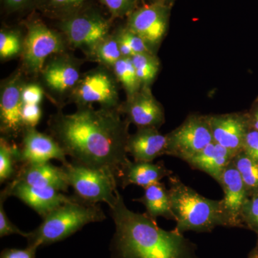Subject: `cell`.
<instances>
[{"label": "cell", "mask_w": 258, "mask_h": 258, "mask_svg": "<svg viewBox=\"0 0 258 258\" xmlns=\"http://www.w3.org/2000/svg\"><path fill=\"white\" fill-rule=\"evenodd\" d=\"M120 114L118 108L78 106L71 114L52 115L48 128L73 162L111 171L117 177L129 160L126 143L130 123Z\"/></svg>", "instance_id": "1"}, {"label": "cell", "mask_w": 258, "mask_h": 258, "mask_svg": "<svg viewBox=\"0 0 258 258\" xmlns=\"http://www.w3.org/2000/svg\"><path fill=\"white\" fill-rule=\"evenodd\" d=\"M110 212L115 227L111 258H200L198 246L183 233L163 230L147 213L128 210L118 191Z\"/></svg>", "instance_id": "2"}, {"label": "cell", "mask_w": 258, "mask_h": 258, "mask_svg": "<svg viewBox=\"0 0 258 258\" xmlns=\"http://www.w3.org/2000/svg\"><path fill=\"white\" fill-rule=\"evenodd\" d=\"M171 208L179 232H210L227 227L222 200H210L184 184L177 175L168 177Z\"/></svg>", "instance_id": "3"}, {"label": "cell", "mask_w": 258, "mask_h": 258, "mask_svg": "<svg viewBox=\"0 0 258 258\" xmlns=\"http://www.w3.org/2000/svg\"><path fill=\"white\" fill-rule=\"evenodd\" d=\"M104 212L97 204L86 203L79 198L64 204L44 217L35 230L28 232V246L39 248L64 240L92 222L106 219Z\"/></svg>", "instance_id": "4"}, {"label": "cell", "mask_w": 258, "mask_h": 258, "mask_svg": "<svg viewBox=\"0 0 258 258\" xmlns=\"http://www.w3.org/2000/svg\"><path fill=\"white\" fill-rule=\"evenodd\" d=\"M25 26L26 35L22 51L24 67L30 74L39 75L51 56L64 52L66 37L49 28L35 13L25 20Z\"/></svg>", "instance_id": "5"}, {"label": "cell", "mask_w": 258, "mask_h": 258, "mask_svg": "<svg viewBox=\"0 0 258 258\" xmlns=\"http://www.w3.org/2000/svg\"><path fill=\"white\" fill-rule=\"evenodd\" d=\"M113 20L88 3L79 11L57 21L61 32L71 45L89 52L111 34Z\"/></svg>", "instance_id": "6"}, {"label": "cell", "mask_w": 258, "mask_h": 258, "mask_svg": "<svg viewBox=\"0 0 258 258\" xmlns=\"http://www.w3.org/2000/svg\"><path fill=\"white\" fill-rule=\"evenodd\" d=\"M76 196L86 203L111 207L117 198L118 179L111 171L69 162L62 165Z\"/></svg>", "instance_id": "7"}, {"label": "cell", "mask_w": 258, "mask_h": 258, "mask_svg": "<svg viewBox=\"0 0 258 258\" xmlns=\"http://www.w3.org/2000/svg\"><path fill=\"white\" fill-rule=\"evenodd\" d=\"M77 106L101 105V108H119L118 81L113 73L101 66L81 76L71 96Z\"/></svg>", "instance_id": "8"}, {"label": "cell", "mask_w": 258, "mask_h": 258, "mask_svg": "<svg viewBox=\"0 0 258 258\" xmlns=\"http://www.w3.org/2000/svg\"><path fill=\"white\" fill-rule=\"evenodd\" d=\"M166 155L186 161L214 142L209 115H191L166 134Z\"/></svg>", "instance_id": "9"}, {"label": "cell", "mask_w": 258, "mask_h": 258, "mask_svg": "<svg viewBox=\"0 0 258 258\" xmlns=\"http://www.w3.org/2000/svg\"><path fill=\"white\" fill-rule=\"evenodd\" d=\"M172 6L163 3H144L127 17L125 25L154 51L169 28Z\"/></svg>", "instance_id": "10"}, {"label": "cell", "mask_w": 258, "mask_h": 258, "mask_svg": "<svg viewBox=\"0 0 258 258\" xmlns=\"http://www.w3.org/2000/svg\"><path fill=\"white\" fill-rule=\"evenodd\" d=\"M25 83L21 73H15L4 81L0 94V130L5 138H15L25 130L22 93Z\"/></svg>", "instance_id": "11"}, {"label": "cell", "mask_w": 258, "mask_h": 258, "mask_svg": "<svg viewBox=\"0 0 258 258\" xmlns=\"http://www.w3.org/2000/svg\"><path fill=\"white\" fill-rule=\"evenodd\" d=\"M40 74L45 88L59 98L71 96L82 76L79 60L64 52L51 56Z\"/></svg>", "instance_id": "12"}, {"label": "cell", "mask_w": 258, "mask_h": 258, "mask_svg": "<svg viewBox=\"0 0 258 258\" xmlns=\"http://www.w3.org/2000/svg\"><path fill=\"white\" fill-rule=\"evenodd\" d=\"M119 111L126 115L129 123L137 128L154 127L159 128L165 121L163 107L153 96L150 87H142L133 96L120 105Z\"/></svg>", "instance_id": "13"}, {"label": "cell", "mask_w": 258, "mask_h": 258, "mask_svg": "<svg viewBox=\"0 0 258 258\" xmlns=\"http://www.w3.org/2000/svg\"><path fill=\"white\" fill-rule=\"evenodd\" d=\"M20 154L21 165L50 162L51 159H57L62 165L69 163L57 141L52 136L40 133L35 128H26L23 131Z\"/></svg>", "instance_id": "14"}, {"label": "cell", "mask_w": 258, "mask_h": 258, "mask_svg": "<svg viewBox=\"0 0 258 258\" xmlns=\"http://www.w3.org/2000/svg\"><path fill=\"white\" fill-rule=\"evenodd\" d=\"M220 184L224 191L222 204L227 227H245L242 212L249 192L233 161L224 171Z\"/></svg>", "instance_id": "15"}, {"label": "cell", "mask_w": 258, "mask_h": 258, "mask_svg": "<svg viewBox=\"0 0 258 258\" xmlns=\"http://www.w3.org/2000/svg\"><path fill=\"white\" fill-rule=\"evenodd\" d=\"M214 141L230 151L234 155L242 150L249 129L247 113L209 115Z\"/></svg>", "instance_id": "16"}, {"label": "cell", "mask_w": 258, "mask_h": 258, "mask_svg": "<svg viewBox=\"0 0 258 258\" xmlns=\"http://www.w3.org/2000/svg\"><path fill=\"white\" fill-rule=\"evenodd\" d=\"M5 188L10 196L21 200L42 218L61 205L78 198L76 196H66L62 191L56 189L36 187L15 179L10 181Z\"/></svg>", "instance_id": "17"}, {"label": "cell", "mask_w": 258, "mask_h": 258, "mask_svg": "<svg viewBox=\"0 0 258 258\" xmlns=\"http://www.w3.org/2000/svg\"><path fill=\"white\" fill-rule=\"evenodd\" d=\"M167 137L154 127L138 128L129 135L126 152L136 161L152 162L160 156L166 155Z\"/></svg>", "instance_id": "18"}, {"label": "cell", "mask_w": 258, "mask_h": 258, "mask_svg": "<svg viewBox=\"0 0 258 258\" xmlns=\"http://www.w3.org/2000/svg\"><path fill=\"white\" fill-rule=\"evenodd\" d=\"M14 179L30 186L63 192L68 191L70 186L63 167H57L50 162L21 165Z\"/></svg>", "instance_id": "19"}, {"label": "cell", "mask_w": 258, "mask_h": 258, "mask_svg": "<svg viewBox=\"0 0 258 258\" xmlns=\"http://www.w3.org/2000/svg\"><path fill=\"white\" fill-rule=\"evenodd\" d=\"M173 174L163 162L154 164L146 161L128 160L120 168L117 179L122 188L131 184L147 187L154 183L159 182L161 179L169 177Z\"/></svg>", "instance_id": "20"}, {"label": "cell", "mask_w": 258, "mask_h": 258, "mask_svg": "<svg viewBox=\"0 0 258 258\" xmlns=\"http://www.w3.org/2000/svg\"><path fill=\"white\" fill-rule=\"evenodd\" d=\"M234 156L230 151L214 141L186 162L192 169L206 173L220 184L222 174Z\"/></svg>", "instance_id": "21"}, {"label": "cell", "mask_w": 258, "mask_h": 258, "mask_svg": "<svg viewBox=\"0 0 258 258\" xmlns=\"http://www.w3.org/2000/svg\"><path fill=\"white\" fill-rule=\"evenodd\" d=\"M135 201L143 204L147 210L146 213L154 220L158 217H163L174 220L168 189L160 181L144 188L143 197Z\"/></svg>", "instance_id": "22"}, {"label": "cell", "mask_w": 258, "mask_h": 258, "mask_svg": "<svg viewBox=\"0 0 258 258\" xmlns=\"http://www.w3.org/2000/svg\"><path fill=\"white\" fill-rule=\"evenodd\" d=\"M21 166L20 148L8 139H0V183L13 181Z\"/></svg>", "instance_id": "23"}, {"label": "cell", "mask_w": 258, "mask_h": 258, "mask_svg": "<svg viewBox=\"0 0 258 258\" xmlns=\"http://www.w3.org/2000/svg\"><path fill=\"white\" fill-rule=\"evenodd\" d=\"M91 0H37L35 9L50 18L60 20L79 11Z\"/></svg>", "instance_id": "24"}, {"label": "cell", "mask_w": 258, "mask_h": 258, "mask_svg": "<svg viewBox=\"0 0 258 258\" xmlns=\"http://www.w3.org/2000/svg\"><path fill=\"white\" fill-rule=\"evenodd\" d=\"M88 54L101 66L112 69L115 62L122 57L115 32L110 34L98 42Z\"/></svg>", "instance_id": "25"}, {"label": "cell", "mask_w": 258, "mask_h": 258, "mask_svg": "<svg viewBox=\"0 0 258 258\" xmlns=\"http://www.w3.org/2000/svg\"><path fill=\"white\" fill-rule=\"evenodd\" d=\"M117 81L124 88L127 97L133 96L142 88L131 57H122L112 68Z\"/></svg>", "instance_id": "26"}, {"label": "cell", "mask_w": 258, "mask_h": 258, "mask_svg": "<svg viewBox=\"0 0 258 258\" xmlns=\"http://www.w3.org/2000/svg\"><path fill=\"white\" fill-rule=\"evenodd\" d=\"M131 58L142 87H150L160 69V62L157 56L154 53L135 54Z\"/></svg>", "instance_id": "27"}, {"label": "cell", "mask_w": 258, "mask_h": 258, "mask_svg": "<svg viewBox=\"0 0 258 258\" xmlns=\"http://www.w3.org/2000/svg\"><path fill=\"white\" fill-rule=\"evenodd\" d=\"M234 164L249 194L258 190V161L249 157L243 150L234 156Z\"/></svg>", "instance_id": "28"}, {"label": "cell", "mask_w": 258, "mask_h": 258, "mask_svg": "<svg viewBox=\"0 0 258 258\" xmlns=\"http://www.w3.org/2000/svg\"><path fill=\"white\" fill-rule=\"evenodd\" d=\"M23 40L17 30L2 29L0 32V57L2 60L12 58L21 53Z\"/></svg>", "instance_id": "29"}, {"label": "cell", "mask_w": 258, "mask_h": 258, "mask_svg": "<svg viewBox=\"0 0 258 258\" xmlns=\"http://www.w3.org/2000/svg\"><path fill=\"white\" fill-rule=\"evenodd\" d=\"M113 20L127 18L145 0H99Z\"/></svg>", "instance_id": "30"}, {"label": "cell", "mask_w": 258, "mask_h": 258, "mask_svg": "<svg viewBox=\"0 0 258 258\" xmlns=\"http://www.w3.org/2000/svg\"><path fill=\"white\" fill-rule=\"evenodd\" d=\"M244 227L253 231L258 237V190L249 194L242 212Z\"/></svg>", "instance_id": "31"}, {"label": "cell", "mask_w": 258, "mask_h": 258, "mask_svg": "<svg viewBox=\"0 0 258 258\" xmlns=\"http://www.w3.org/2000/svg\"><path fill=\"white\" fill-rule=\"evenodd\" d=\"M10 197L8 189L5 188L0 194V237H4L5 236L11 235H19L23 236L26 238L28 232L20 230L17 226L13 223L5 212L4 203L5 200Z\"/></svg>", "instance_id": "32"}, {"label": "cell", "mask_w": 258, "mask_h": 258, "mask_svg": "<svg viewBox=\"0 0 258 258\" xmlns=\"http://www.w3.org/2000/svg\"><path fill=\"white\" fill-rule=\"evenodd\" d=\"M115 32L118 37L128 44L129 46L133 50L134 54L154 53V51L149 47L143 39L132 32L125 24L117 29Z\"/></svg>", "instance_id": "33"}, {"label": "cell", "mask_w": 258, "mask_h": 258, "mask_svg": "<svg viewBox=\"0 0 258 258\" xmlns=\"http://www.w3.org/2000/svg\"><path fill=\"white\" fill-rule=\"evenodd\" d=\"M43 88L37 83H25L22 93L24 104H40L44 96Z\"/></svg>", "instance_id": "34"}, {"label": "cell", "mask_w": 258, "mask_h": 258, "mask_svg": "<svg viewBox=\"0 0 258 258\" xmlns=\"http://www.w3.org/2000/svg\"><path fill=\"white\" fill-rule=\"evenodd\" d=\"M23 121L25 128H35L41 119L42 111L39 104H24Z\"/></svg>", "instance_id": "35"}, {"label": "cell", "mask_w": 258, "mask_h": 258, "mask_svg": "<svg viewBox=\"0 0 258 258\" xmlns=\"http://www.w3.org/2000/svg\"><path fill=\"white\" fill-rule=\"evenodd\" d=\"M37 0H2V5L8 14L22 12L32 8L35 9Z\"/></svg>", "instance_id": "36"}, {"label": "cell", "mask_w": 258, "mask_h": 258, "mask_svg": "<svg viewBox=\"0 0 258 258\" xmlns=\"http://www.w3.org/2000/svg\"><path fill=\"white\" fill-rule=\"evenodd\" d=\"M242 150L249 157L258 161V132L250 128L246 135Z\"/></svg>", "instance_id": "37"}, {"label": "cell", "mask_w": 258, "mask_h": 258, "mask_svg": "<svg viewBox=\"0 0 258 258\" xmlns=\"http://www.w3.org/2000/svg\"><path fill=\"white\" fill-rule=\"evenodd\" d=\"M37 249L28 245L25 249L6 248L2 251L0 258H35Z\"/></svg>", "instance_id": "38"}, {"label": "cell", "mask_w": 258, "mask_h": 258, "mask_svg": "<svg viewBox=\"0 0 258 258\" xmlns=\"http://www.w3.org/2000/svg\"><path fill=\"white\" fill-rule=\"evenodd\" d=\"M250 127L258 132V103L248 113Z\"/></svg>", "instance_id": "39"}, {"label": "cell", "mask_w": 258, "mask_h": 258, "mask_svg": "<svg viewBox=\"0 0 258 258\" xmlns=\"http://www.w3.org/2000/svg\"><path fill=\"white\" fill-rule=\"evenodd\" d=\"M175 1L176 0H145V3H163L173 5Z\"/></svg>", "instance_id": "40"}, {"label": "cell", "mask_w": 258, "mask_h": 258, "mask_svg": "<svg viewBox=\"0 0 258 258\" xmlns=\"http://www.w3.org/2000/svg\"><path fill=\"white\" fill-rule=\"evenodd\" d=\"M248 258H258L257 254H256L255 249H254L253 250H252V252L249 253Z\"/></svg>", "instance_id": "41"}, {"label": "cell", "mask_w": 258, "mask_h": 258, "mask_svg": "<svg viewBox=\"0 0 258 258\" xmlns=\"http://www.w3.org/2000/svg\"><path fill=\"white\" fill-rule=\"evenodd\" d=\"M255 250H256V254H257V257H258V249H257V247H256Z\"/></svg>", "instance_id": "42"}]
</instances>
